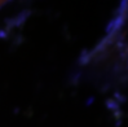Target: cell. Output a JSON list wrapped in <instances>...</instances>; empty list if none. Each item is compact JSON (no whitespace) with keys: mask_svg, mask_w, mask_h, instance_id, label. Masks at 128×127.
<instances>
[{"mask_svg":"<svg viewBox=\"0 0 128 127\" xmlns=\"http://www.w3.org/2000/svg\"><path fill=\"white\" fill-rule=\"evenodd\" d=\"M2 4H3V3H2V2H0V7H2Z\"/></svg>","mask_w":128,"mask_h":127,"instance_id":"1","label":"cell"}]
</instances>
